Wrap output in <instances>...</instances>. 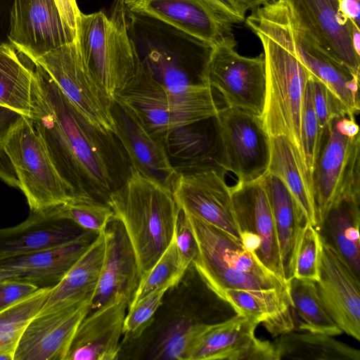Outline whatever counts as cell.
Returning <instances> with one entry per match:
<instances>
[{
    "mask_svg": "<svg viewBox=\"0 0 360 360\" xmlns=\"http://www.w3.org/2000/svg\"><path fill=\"white\" fill-rule=\"evenodd\" d=\"M296 26L359 77L360 29L340 11V0H280Z\"/></svg>",
    "mask_w": 360,
    "mask_h": 360,
    "instance_id": "5bb4252c",
    "label": "cell"
},
{
    "mask_svg": "<svg viewBox=\"0 0 360 360\" xmlns=\"http://www.w3.org/2000/svg\"><path fill=\"white\" fill-rule=\"evenodd\" d=\"M268 172L280 179L292 194L309 224L316 227L312 184L308 173L289 140L283 135L270 136Z\"/></svg>",
    "mask_w": 360,
    "mask_h": 360,
    "instance_id": "4dcf8cb0",
    "label": "cell"
},
{
    "mask_svg": "<svg viewBox=\"0 0 360 360\" xmlns=\"http://www.w3.org/2000/svg\"><path fill=\"white\" fill-rule=\"evenodd\" d=\"M112 112L115 134L130 167L172 190L179 172L169 159L166 143L150 135L129 112L115 102Z\"/></svg>",
    "mask_w": 360,
    "mask_h": 360,
    "instance_id": "cb8c5ba5",
    "label": "cell"
},
{
    "mask_svg": "<svg viewBox=\"0 0 360 360\" xmlns=\"http://www.w3.org/2000/svg\"><path fill=\"white\" fill-rule=\"evenodd\" d=\"M8 39L33 64L47 52L75 40L54 0H13Z\"/></svg>",
    "mask_w": 360,
    "mask_h": 360,
    "instance_id": "2e32d148",
    "label": "cell"
},
{
    "mask_svg": "<svg viewBox=\"0 0 360 360\" xmlns=\"http://www.w3.org/2000/svg\"><path fill=\"white\" fill-rule=\"evenodd\" d=\"M360 0H340V9L342 13L356 26L359 27Z\"/></svg>",
    "mask_w": 360,
    "mask_h": 360,
    "instance_id": "7dc6e473",
    "label": "cell"
},
{
    "mask_svg": "<svg viewBox=\"0 0 360 360\" xmlns=\"http://www.w3.org/2000/svg\"><path fill=\"white\" fill-rule=\"evenodd\" d=\"M321 243V236L317 229L308 224L298 248L294 277L318 281V257Z\"/></svg>",
    "mask_w": 360,
    "mask_h": 360,
    "instance_id": "f35d334b",
    "label": "cell"
},
{
    "mask_svg": "<svg viewBox=\"0 0 360 360\" xmlns=\"http://www.w3.org/2000/svg\"><path fill=\"white\" fill-rule=\"evenodd\" d=\"M188 266L183 261L173 236L167 249L141 280L130 306L159 288H170L176 284L182 278Z\"/></svg>",
    "mask_w": 360,
    "mask_h": 360,
    "instance_id": "8d00e7d4",
    "label": "cell"
},
{
    "mask_svg": "<svg viewBox=\"0 0 360 360\" xmlns=\"http://www.w3.org/2000/svg\"><path fill=\"white\" fill-rule=\"evenodd\" d=\"M245 21L263 47L266 68L264 127L269 137L283 135L289 140L308 173L302 143V117L309 73L292 39L290 15L285 6L276 0L252 11Z\"/></svg>",
    "mask_w": 360,
    "mask_h": 360,
    "instance_id": "7a4b0ae2",
    "label": "cell"
},
{
    "mask_svg": "<svg viewBox=\"0 0 360 360\" xmlns=\"http://www.w3.org/2000/svg\"><path fill=\"white\" fill-rule=\"evenodd\" d=\"M52 288H39L30 296L0 311V360H14L23 332L41 309Z\"/></svg>",
    "mask_w": 360,
    "mask_h": 360,
    "instance_id": "e575fe53",
    "label": "cell"
},
{
    "mask_svg": "<svg viewBox=\"0 0 360 360\" xmlns=\"http://www.w3.org/2000/svg\"><path fill=\"white\" fill-rule=\"evenodd\" d=\"M42 67L64 95L97 128L115 134L113 99L82 60L75 40L39 58Z\"/></svg>",
    "mask_w": 360,
    "mask_h": 360,
    "instance_id": "7c38bea8",
    "label": "cell"
},
{
    "mask_svg": "<svg viewBox=\"0 0 360 360\" xmlns=\"http://www.w3.org/2000/svg\"><path fill=\"white\" fill-rule=\"evenodd\" d=\"M294 330L338 335L342 331L325 309L315 281L293 277L288 281Z\"/></svg>",
    "mask_w": 360,
    "mask_h": 360,
    "instance_id": "836d02e7",
    "label": "cell"
},
{
    "mask_svg": "<svg viewBox=\"0 0 360 360\" xmlns=\"http://www.w3.org/2000/svg\"><path fill=\"white\" fill-rule=\"evenodd\" d=\"M258 324L238 314L210 326L195 338L186 360H278L273 343L255 336Z\"/></svg>",
    "mask_w": 360,
    "mask_h": 360,
    "instance_id": "ffe728a7",
    "label": "cell"
},
{
    "mask_svg": "<svg viewBox=\"0 0 360 360\" xmlns=\"http://www.w3.org/2000/svg\"><path fill=\"white\" fill-rule=\"evenodd\" d=\"M34 66L30 118L54 166L73 196L106 202L129 173L124 148L115 134L89 122L42 67Z\"/></svg>",
    "mask_w": 360,
    "mask_h": 360,
    "instance_id": "6da1fadb",
    "label": "cell"
},
{
    "mask_svg": "<svg viewBox=\"0 0 360 360\" xmlns=\"http://www.w3.org/2000/svg\"><path fill=\"white\" fill-rule=\"evenodd\" d=\"M240 9L246 13L249 10L254 11L276 0H234Z\"/></svg>",
    "mask_w": 360,
    "mask_h": 360,
    "instance_id": "c3c4849f",
    "label": "cell"
},
{
    "mask_svg": "<svg viewBox=\"0 0 360 360\" xmlns=\"http://www.w3.org/2000/svg\"><path fill=\"white\" fill-rule=\"evenodd\" d=\"M312 188L317 229L339 200L360 197V134L349 136L336 127L335 119L322 130Z\"/></svg>",
    "mask_w": 360,
    "mask_h": 360,
    "instance_id": "8fae6325",
    "label": "cell"
},
{
    "mask_svg": "<svg viewBox=\"0 0 360 360\" xmlns=\"http://www.w3.org/2000/svg\"><path fill=\"white\" fill-rule=\"evenodd\" d=\"M75 42L87 68L113 99L139 72L141 62L128 29L127 9L117 0L109 14L80 13Z\"/></svg>",
    "mask_w": 360,
    "mask_h": 360,
    "instance_id": "52a82bcc",
    "label": "cell"
},
{
    "mask_svg": "<svg viewBox=\"0 0 360 360\" xmlns=\"http://www.w3.org/2000/svg\"><path fill=\"white\" fill-rule=\"evenodd\" d=\"M8 278L18 279V275L13 271L0 267V281Z\"/></svg>",
    "mask_w": 360,
    "mask_h": 360,
    "instance_id": "681fc988",
    "label": "cell"
},
{
    "mask_svg": "<svg viewBox=\"0 0 360 360\" xmlns=\"http://www.w3.org/2000/svg\"><path fill=\"white\" fill-rule=\"evenodd\" d=\"M226 171L215 161L190 172L178 173L172 193L181 210L240 240L231 187Z\"/></svg>",
    "mask_w": 360,
    "mask_h": 360,
    "instance_id": "9a60e30c",
    "label": "cell"
},
{
    "mask_svg": "<svg viewBox=\"0 0 360 360\" xmlns=\"http://www.w3.org/2000/svg\"><path fill=\"white\" fill-rule=\"evenodd\" d=\"M291 35L297 53L310 75L326 86L347 116L355 118L360 110L359 77L323 50L292 18Z\"/></svg>",
    "mask_w": 360,
    "mask_h": 360,
    "instance_id": "484cf974",
    "label": "cell"
},
{
    "mask_svg": "<svg viewBox=\"0 0 360 360\" xmlns=\"http://www.w3.org/2000/svg\"><path fill=\"white\" fill-rule=\"evenodd\" d=\"M91 302L87 300L38 313L23 332L14 360H65Z\"/></svg>",
    "mask_w": 360,
    "mask_h": 360,
    "instance_id": "d6986e66",
    "label": "cell"
},
{
    "mask_svg": "<svg viewBox=\"0 0 360 360\" xmlns=\"http://www.w3.org/2000/svg\"><path fill=\"white\" fill-rule=\"evenodd\" d=\"M214 15L222 20L233 25L240 24L245 20V13L234 0H200Z\"/></svg>",
    "mask_w": 360,
    "mask_h": 360,
    "instance_id": "f6af8a7d",
    "label": "cell"
},
{
    "mask_svg": "<svg viewBox=\"0 0 360 360\" xmlns=\"http://www.w3.org/2000/svg\"><path fill=\"white\" fill-rule=\"evenodd\" d=\"M98 234L93 233L65 245L0 262V267L15 271L18 279L30 282L39 288L53 286L62 279Z\"/></svg>",
    "mask_w": 360,
    "mask_h": 360,
    "instance_id": "83f0119b",
    "label": "cell"
},
{
    "mask_svg": "<svg viewBox=\"0 0 360 360\" xmlns=\"http://www.w3.org/2000/svg\"><path fill=\"white\" fill-rule=\"evenodd\" d=\"M128 29L142 67L160 85L173 92L205 84L213 46L156 18L127 10Z\"/></svg>",
    "mask_w": 360,
    "mask_h": 360,
    "instance_id": "5b68a950",
    "label": "cell"
},
{
    "mask_svg": "<svg viewBox=\"0 0 360 360\" xmlns=\"http://www.w3.org/2000/svg\"><path fill=\"white\" fill-rule=\"evenodd\" d=\"M273 342L278 360H359L360 351L331 335L295 330L282 334Z\"/></svg>",
    "mask_w": 360,
    "mask_h": 360,
    "instance_id": "1f68e13d",
    "label": "cell"
},
{
    "mask_svg": "<svg viewBox=\"0 0 360 360\" xmlns=\"http://www.w3.org/2000/svg\"><path fill=\"white\" fill-rule=\"evenodd\" d=\"M102 233L104 256L88 313L120 299L125 300L129 307L141 281L135 251L120 220L114 216Z\"/></svg>",
    "mask_w": 360,
    "mask_h": 360,
    "instance_id": "ac0fdd59",
    "label": "cell"
},
{
    "mask_svg": "<svg viewBox=\"0 0 360 360\" xmlns=\"http://www.w3.org/2000/svg\"><path fill=\"white\" fill-rule=\"evenodd\" d=\"M174 238L183 261L190 266L197 256L198 245L188 216L181 210L176 221Z\"/></svg>",
    "mask_w": 360,
    "mask_h": 360,
    "instance_id": "7bdbcfd3",
    "label": "cell"
},
{
    "mask_svg": "<svg viewBox=\"0 0 360 360\" xmlns=\"http://www.w3.org/2000/svg\"><path fill=\"white\" fill-rule=\"evenodd\" d=\"M65 25L76 36V27L81 11L76 0H54Z\"/></svg>",
    "mask_w": 360,
    "mask_h": 360,
    "instance_id": "bcb514c9",
    "label": "cell"
},
{
    "mask_svg": "<svg viewBox=\"0 0 360 360\" xmlns=\"http://www.w3.org/2000/svg\"><path fill=\"white\" fill-rule=\"evenodd\" d=\"M360 197L337 202L316 229L321 239L334 248L360 276Z\"/></svg>",
    "mask_w": 360,
    "mask_h": 360,
    "instance_id": "f546056e",
    "label": "cell"
},
{
    "mask_svg": "<svg viewBox=\"0 0 360 360\" xmlns=\"http://www.w3.org/2000/svg\"><path fill=\"white\" fill-rule=\"evenodd\" d=\"M97 233L57 216L53 207L31 212L22 223L0 229V262L69 244Z\"/></svg>",
    "mask_w": 360,
    "mask_h": 360,
    "instance_id": "7402d4cb",
    "label": "cell"
},
{
    "mask_svg": "<svg viewBox=\"0 0 360 360\" xmlns=\"http://www.w3.org/2000/svg\"><path fill=\"white\" fill-rule=\"evenodd\" d=\"M20 115L14 110L0 106V179L14 188H19V181L4 143L8 129Z\"/></svg>",
    "mask_w": 360,
    "mask_h": 360,
    "instance_id": "b9f144b4",
    "label": "cell"
},
{
    "mask_svg": "<svg viewBox=\"0 0 360 360\" xmlns=\"http://www.w3.org/2000/svg\"><path fill=\"white\" fill-rule=\"evenodd\" d=\"M17 53L10 43H0V106L30 118L35 73Z\"/></svg>",
    "mask_w": 360,
    "mask_h": 360,
    "instance_id": "d6a6232c",
    "label": "cell"
},
{
    "mask_svg": "<svg viewBox=\"0 0 360 360\" xmlns=\"http://www.w3.org/2000/svg\"><path fill=\"white\" fill-rule=\"evenodd\" d=\"M231 192L240 233L252 236L260 243L257 258L269 270L285 280L276 225L263 177L252 181H238L231 187Z\"/></svg>",
    "mask_w": 360,
    "mask_h": 360,
    "instance_id": "44dd1931",
    "label": "cell"
},
{
    "mask_svg": "<svg viewBox=\"0 0 360 360\" xmlns=\"http://www.w3.org/2000/svg\"><path fill=\"white\" fill-rule=\"evenodd\" d=\"M318 273L315 284L325 309L342 333L359 341V278L337 250L322 240Z\"/></svg>",
    "mask_w": 360,
    "mask_h": 360,
    "instance_id": "e0dca14e",
    "label": "cell"
},
{
    "mask_svg": "<svg viewBox=\"0 0 360 360\" xmlns=\"http://www.w3.org/2000/svg\"><path fill=\"white\" fill-rule=\"evenodd\" d=\"M212 89L197 83L189 89L173 92L158 83L142 67L113 96L153 136L165 143L174 131L213 118L219 108Z\"/></svg>",
    "mask_w": 360,
    "mask_h": 360,
    "instance_id": "8992f818",
    "label": "cell"
},
{
    "mask_svg": "<svg viewBox=\"0 0 360 360\" xmlns=\"http://www.w3.org/2000/svg\"><path fill=\"white\" fill-rule=\"evenodd\" d=\"M322 129L316 118L311 100L309 78L307 86L303 117L302 143L308 173L312 184V174L319 150Z\"/></svg>",
    "mask_w": 360,
    "mask_h": 360,
    "instance_id": "ab89813d",
    "label": "cell"
},
{
    "mask_svg": "<svg viewBox=\"0 0 360 360\" xmlns=\"http://www.w3.org/2000/svg\"><path fill=\"white\" fill-rule=\"evenodd\" d=\"M169 287L159 288L128 308L124 326L122 340L136 338L151 321Z\"/></svg>",
    "mask_w": 360,
    "mask_h": 360,
    "instance_id": "74e56055",
    "label": "cell"
},
{
    "mask_svg": "<svg viewBox=\"0 0 360 360\" xmlns=\"http://www.w3.org/2000/svg\"><path fill=\"white\" fill-rule=\"evenodd\" d=\"M237 314L233 306L205 281L192 263L166 291L141 333L121 341L118 358L123 354L121 358L128 359L186 360L193 340L201 331Z\"/></svg>",
    "mask_w": 360,
    "mask_h": 360,
    "instance_id": "3957f363",
    "label": "cell"
},
{
    "mask_svg": "<svg viewBox=\"0 0 360 360\" xmlns=\"http://www.w3.org/2000/svg\"><path fill=\"white\" fill-rule=\"evenodd\" d=\"M106 203L125 229L142 280L171 243L181 208L171 189L131 167Z\"/></svg>",
    "mask_w": 360,
    "mask_h": 360,
    "instance_id": "277c9868",
    "label": "cell"
},
{
    "mask_svg": "<svg viewBox=\"0 0 360 360\" xmlns=\"http://www.w3.org/2000/svg\"><path fill=\"white\" fill-rule=\"evenodd\" d=\"M53 209L57 216L97 233L102 232L114 217L112 209L106 202L83 195H75Z\"/></svg>",
    "mask_w": 360,
    "mask_h": 360,
    "instance_id": "d590c367",
    "label": "cell"
},
{
    "mask_svg": "<svg viewBox=\"0 0 360 360\" xmlns=\"http://www.w3.org/2000/svg\"><path fill=\"white\" fill-rule=\"evenodd\" d=\"M236 46L233 39L213 48L205 82L221 94L226 106L262 117L266 96L264 53L244 56L237 52Z\"/></svg>",
    "mask_w": 360,
    "mask_h": 360,
    "instance_id": "4fadbf2b",
    "label": "cell"
},
{
    "mask_svg": "<svg viewBox=\"0 0 360 360\" xmlns=\"http://www.w3.org/2000/svg\"><path fill=\"white\" fill-rule=\"evenodd\" d=\"M39 288L37 285L20 279L0 281V311L30 296Z\"/></svg>",
    "mask_w": 360,
    "mask_h": 360,
    "instance_id": "ee69618b",
    "label": "cell"
},
{
    "mask_svg": "<svg viewBox=\"0 0 360 360\" xmlns=\"http://www.w3.org/2000/svg\"><path fill=\"white\" fill-rule=\"evenodd\" d=\"M128 304L124 299L88 313L79 323L65 360L118 359Z\"/></svg>",
    "mask_w": 360,
    "mask_h": 360,
    "instance_id": "d4e9b609",
    "label": "cell"
},
{
    "mask_svg": "<svg viewBox=\"0 0 360 360\" xmlns=\"http://www.w3.org/2000/svg\"><path fill=\"white\" fill-rule=\"evenodd\" d=\"M4 148L31 212L66 202L72 188L54 166L31 118L20 115L8 129Z\"/></svg>",
    "mask_w": 360,
    "mask_h": 360,
    "instance_id": "9c48e42d",
    "label": "cell"
},
{
    "mask_svg": "<svg viewBox=\"0 0 360 360\" xmlns=\"http://www.w3.org/2000/svg\"><path fill=\"white\" fill-rule=\"evenodd\" d=\"M104 251V237L101 232L62 279L53 286L39 313L77 302L92 300L101 271Z\"/></svg>",
    "mask_w": 360,
    "mask_h": 360,
    "instance_id": "f1b7e54d",
    "label": "cell"
},
{
    "mask_svg": "<svg viewBox=\"0 0 360 360\" xmlns=\"http://www.w3.org/2000/svg\"><path fill=\"white\" fill-rule=\"evenodd\" d=\"M263 179L276 225L284 278L289 281L294 277L298 248L309 223L280 179L267 172Z\"/></svg>",
    "mask_w": 360,
    "mask_h": 360,
    "instance_id": "4316f807",
    "label": "cell"
},
{
    "mask_svg": "<svg viewBox=\"0 0 360 360\" xmlns=\"http://www.w3.org/2000/svg\"><path fill=\"white\" fill-rule=\"evenodd\" d=\"M198 245L193 264L219 295L225 289L255 292L276 290L289 294L288 281L265 266L240 240L226 231L188 215ZM290 295V294H289Z\"/></svg>",
    "mask_w": 360,
    "mask_h": 360,
    "instance_id": "ba28073f",
    "label": "cell"
},
{
    "mask_svg": "<svg viewBox=\"0 0 360 360\" xmlns=\"http://www.w3.org/2000/svg\"><path fill=\"white\" fill-rule=\"evenodd\" d=\"M127 9L191 34L213 47L235 39L232 25L211 12L200 0H123Z\"/></svg>",
    "mask_w": 360,
    "mask_h": 360,
    "instance_id": "603a6c76",
    "label": "cell"
},
{
    "mask_svg": "<svg viewBox=\"0 0 360 360\" xmlns=\"http://www.w3.org/2000/svg\"><path fill=\"white\" fill-rule=\"evenodd\" d=\"M214 120L217 156L214 161L238 181L263 177L270 161V137L262 117L248 111L226 106L219 108Z\"/></svg>",
    "mask_w": 360,
    "mask_h": 360,
    "instance_id": "30bf717a",
    "label": "cell"
},
{
    "mask_svg": "<svg viewBox=\"0 0 360 360\" xmlns=\"http://www.w3.org/2000/svg\"><path fill=\"white\" fill-rule=\"evenodd\" d=\"M311 100L320 128L324 129L335 118L346 115L342 107L326 86L309 74Z\"/></svg>",
    "mask_w": 360,
    "mask_h": 360,
    "instance_id": "60d3db41",
    "label": "cell"
}]
</instances>
